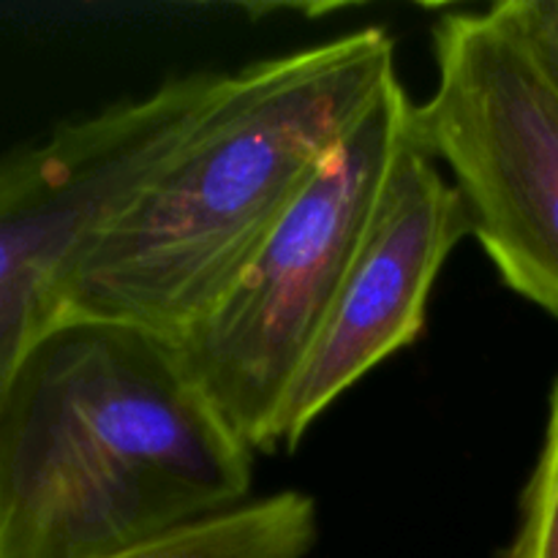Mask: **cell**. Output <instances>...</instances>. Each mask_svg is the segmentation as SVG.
<instances>
[{
    "label": "cell",
    "mask_w": 558,
    "mask_h": 558,
    "mask_svg": "<svg viewBox=\"0 0 558 558\" xmlns=\"http://www.w3.org/2000/svg\"><path fill=\"white\" fill-rule=\"evenodd\" d=\"M434 58L414 140L507 287L558 319V93L499 5L441 14Z\"/></svg>",
    "instance_id": "277c9868"
},
{
    "label": "cell",
    "mask_w": 558,
    "mask_h": 558,
    "mask_svg": "<svg viewBox=\"0 0 558 558\" xmlns=\"http://www.w3.org/2000/svg\"><path fill=\"white\" fill-rule=\"evenodd\" d=\"M414 104L392 76L347 140L316 169L238 281L199 322L172 338L207 401L254 452L272 430L363 243Z\"/></svg>",
    "instance_id": "3957f363"
},
{
    "label": "cell",
    "mask_w": 558,
    "mask_h": 558,
    "mask_svg": "<svg viewBox=\"0 0 558 558\" xmlns=\"http://www.w3.org/2000/svg\"><path fill=\"white\" fill-rule=\"evenodd\" d=\"M496 5L558 93V0H507Z\"/></svg>",
    "instance_id": "ba28073f"
},
{
    "label": "cell",
    "mask_w": 558,
    "mask_h": 558,
    "mask_svg": "<svg viewBox=\"0 0 558 558\" xmlns=\"http://www.w3.org/2000/svg\"><path fill=\"white\" fill-rule=\"evenodd\" d=\"M256 452L142 327L60 319L0 390V558H112L251 501Z\"/></svg>",
    "instance_id": "6da1fadb"
},
{
    "label": "cell",
    "mask_w": 558,
    "mask_h": 558,
    "mask_svg": "<svg viewBox=\"0 0 558 558\" xmlns=\"http://www.w3.org/2000/svg\"><path fill=\"white\" fill-rule=\"evenodd\" d=\"M501 558H558V381L543 452L521 501V523Z\"/></svg>",
    "instance_id": "52a82bcc"
},
{
    "label": "cell",
    "mask_w": 558,
    "mask_h": 558,
    "mask_svg": "<svg viewBox=\"0 0 558 558\" xmlns=\"http://www.w3.org/2000/svg\"><path fill=\"white\" fill-rule=\"evenodd\" d=\"M392 76L396 44L381 27L232 71L189 145L85 245L60 319L120 322L169 341L189 330Z\"/></svg>",
    "instance_id": "7a4b0ae2"
},
{
    "label": "cell",
    "mask_w": 558,
    "mask_h": 558,
    "mask_svg": "<svg viewBox=\"0 0 558 558\" xmlns=\"http://www.w3.org/2000/svg\"><path fill=\"white\" fill-rule=\"evenodd\" d=\"M466 234V207L412 125L336 303L289 387L272 450H294L343 392L417 341L436 278Z\"/></svg>",
    "instance_id": "8992f818"
},
{
    "label": "cell",
    "mask_w": 558,
    "mask_h": 558,
    "mask_svg": "<svg viewBox=\"0 0 558 558\" xmlns=\"http://www.w3.org/2000/svg\"><path fill=\"white\" fill-rule=\"evenodd\" d=\"M229 71L174 76L0 156V390L60 319L71 267L185 145Z\"/></svg>",
    "instance_id": "5b68a950"
}]
</instances>
